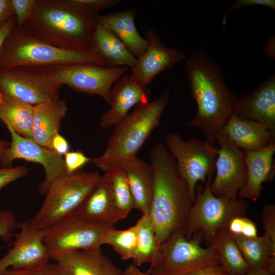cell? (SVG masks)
Instances as JSON below:
<instances>
[{"label":"cell","mask_w":275,"mask_h":275,"mask_svg":"<svg viewBox=\"0 0 275 275\" xmlns=\"http://www.w3.org/2000/svg\"><path fill=\"white\" fill-rule=\"evenodd\" d=\"M185 69L197 105L187 125L200 130L205 142L214 146L217 134L234 114L239 98L227 87L221 65L204 50H193L186 59Z\"/></svg>","instance_id":"obj_1"},{"label":"cell","mask_w":275,"mask_h":275,"mask_svg":"<svg viewBox=\"0 0 275 275\" xmlns=\"http://www.w3.org/2000/svg\"><path fill=\"white\" fill-rule=\"evenodd\" d=\"M99 15L72 0H36L31 16L20 29L59 48L90 50Z\"/></svg>","instance_id":"obj_2"},{"label":"cell","mask_w":275,"mask_h":275,"mask_svg":"<svg viewBox=\"0 0 275 275\" xmlns=\"http://www.w3.org/2000/svg\"><path fill=\"white\" fill-rule=\"evenodd\" d=\"M153 194L148 216L159 245L173 233L183 231L194 201L175 158L158 142L149 150Z\"/></svg>","instance_id":"obj_3"},{"label":"cell","mask_w":275,"mask_h":275,"mask_svg":"<svg viewBox=\"0 0 275 275\" xmlns=\"http://www.w3.org/2000/svg\"><path fill=\"white\" fill-rule=\"evenodd\" d=\"M170 99L166 89L154 101L141 104L114 125L104 152L91 159L93 163L104 172L121 162L136 156L154 130L160 125L161 115Z\"/></svg>","instance_id":"obj_4"},{"label":"cell","mask_w":275,"mask_h":275,"mask_svg":"<svg viewBox=\"0 0 275 275\" xmlns=\"http://www.w3.org/2000/svg\"><path fill=\"white\" fill-rule=\"evenodd\" d=\"M83 63L107 67L93 50L59 48L29 36L16 24L5 38L0 50V69L20 66L50 67Z\"/></svg>","instance_id":"obj_5"},{"label":"cell","mask_w":275,"mask_h":275,"mask_svg":"<svg viewBox=\"0 0 275 275\" xmlns=\"http://www.w3.org/2000/svg\"><path fill=\"white\" fill-rule=\"evenodd\" d=\"M98 172H78L65 174L50 185L39 210L31 223L45 230L72 214L99 182Z\"/></svg>","instance_id":"obj_6"},{"label":"cell","mask_w":275,"mask_h":275,"mask_svg":"<svg viewBox=\"0 0 275 275\" xmlns=\"http://www.w3.org/2000/svg\"><path fill=\"white\" fill-rule=\"evenodd\" d=\"M212 177H207L204 187L196 186L195 200L184 230L188 238L199 235L210 242L219 230L227 228L232 218L244 216L248 210L249 205L243 199L233 200L215 196L210 189Z\"/></svg>","instance_id":"obj_7"},{"label":"cell","mask_w":275,"mask_h":275,"mask_svg":"<svg viewBox=\"0 0 275 275\" xmlns=\"http://www.w3.org/2000/svg\"><path fill=\"white\" fill-rule=\"evenodd\" d=\"M201 240L199 236L188 238L183 231L173 233L159 245L148 272L154 275H184L219 265L213 249L201 246Z\"/></svg>","instance_id":"obj_8"},{"label":"cell","mask_w":275,"mask_h":275,"mask_svg":"<svg viewBox=\"0 0 275 275\" xmlns=\"http://www.w3.org/2000/svg\"><path fill=\"white\" fill-rule=\"evenodd\" d=\"M112 226L88 222L72 214L44 230V242L50 258L55 261L77 251L98 252Z\"/></svg>","instance_id":"obj_9"},{"label":"cell","mask_w":275,"mask_h":275,"mask_svg":"<svg viewBox=\"0 0 275 275\" xmlns=\"http://www.w3.org/2000/svg\"><path fill=\"white\" fill-rule=\"evenodd\" d=\"M165 146L175 158L177 169L185 180L195 201L198 182L205 184L207 177L213 175L219 148L195 138L183 140L177 133L169 132Z\"/></svg>","instance_id":"obj_10"},{"label":"cell","mask_w":275,"mask_h":275,"mask_svg":"<svg viewBox=\"0 0 275 275\" xmlns=\"http://www.w3.org/2000/svg\"><path fill=\"white\" fill-rule=\"evenodd\" d=\"M61 87L45 67L20 66L0 69L2 93L32 105L59 98Z\"/></svg>","instance_id":"obj_11"},{"label":"cell","mask_w":275,"mask_h":275,"mask_svg":"<svg viewBox=\"0 0 275 275\" xmlns=\"http://www.w3.org/2000/svg\"><path fill=\"white\" fill-rule=\"evenodd\" d=\"M59 84L78 93L97 95L109 104V94L114 82L128 70L126 66L104 67L83 63L45 67Z\"/></svg>","instance_id":"obj_12"},{"label":"cell","mask_w":275,"mask_h":275,"mask_svg":"<svg viewBox=\"0 0 275 275\" xmlns=\"http://www.w3.org/2000/svg\"><path fill=\"white\" fill-rule=\"evenodd\" d=\"M216 141L219 147L215 161V176L210 184L211 191L217 197L236 200L246 181L243 152L222 131L217 134Z\"/></svg>","instance_id":"obj_13"},{"label":"cell","mask_w":275,"mask_h":275,"mask_svg":"<svg viewBox=\"0 0 275 275\" xmlns=\"http://www.w3.org/2000/svg\"><path fill=\"white\" fill-rule=\"evenodd\" d=\"M7 128L11 142L0 160L1 164L4 168L11 167L13 161L16 159L41 164L45 171V178L39 190L41 195H45L57 179L66 174L63 156L20 135L9 126Z\"/></svg>","instance_id":"obj_14"},{"label":"cell","mask_w":275,"mask_h":275,"mask_svg":"<svg viewBox=\"0 0 275 275\" xmlns=\"http://www.w3.org/2000/svg\"><path fill=\"white\" fill-rule=\"evenodd\" d=\"M19 230L13 235L12 247L0 259V274L8 268L27 269L49 262L44 242L45 230L34 226L29 218L20 223Z\"/></svg>","instance_id":"obj_15"},{"label":"cell","mask_w":275,"mask_h":275,"mask_svg":"<svg viewBox=\"0 0 275 275\" xmlns=\"http://www.w3.org/2000/svg\"><path fill=\"white\" fill-rule=\"evenodd\" d=\"M144 36L147 46L131 68V75L140 84L147 87L159 73L186 59V55L178 49L166 47L153 29H147Z\"/></svg>","instance_id":"obj_16"},{"label":"cell","mask_w":275,"mask_h":275,"mask_svg":"<svg viewBox=\"0 0 275 275\" xmlns=\"http://www.w3.org/2000/svg\"><path fill=\"white\" fill-rule=\"evenodd\" d=\"M151 91L131 75L124 74L113 84L109 94L110 108L103 112L99 125L104 129L114 126L128 114L134 106L149 102Z\"/></svg>","instance_id":"obj_17"},{"label":"cell","mask_w":275,"mask_h":275,"mask_svg":"<svg viewBox=\"0 0 275 275\" xmlns=\"http://www.w3.org/2000/svg\"><path fill=\"white\" fill-rule=\"evenodd\" d=\"M234 115L262 124L275 138L274 73L254 90L238 99Z\"/></svg>","instance_id":"obj_18"},{"label":"cell","mask_w":275,"mask_h":275,"mask_svg":"<svg viewBox=\"0 0 275 275\" xmlns=\"http://www.w3.org/2000/svg\"><path fill=\"white\" fill-rule=\"evenodd\" d=\"M246 166L247 177L243 187L239 191L240 198L256 201L263 188V184L271 181L275 174V140L257 151L242 150Z\"/></svg>","instance_id":"obj_19"},{"label":"cell","mask_w":275,"mask_h":275,"mask_svg":"<svg viewBox=\"0 0 275 275\" xmlns=\"http://www.w3.org/2000/svg\"><path fill=\"white\" fill-rule=\"evenodd\" d=\"M73 214L87 221L107 226H114L122 220L116 208L109 179L105 174Z\"/></svg>","instance_id":"obj_20"},{"label":"cell","mask_w":275,"mask_h":275,"mask_svg":"<svg viewBox=\"0 0 275 275\" xmlns=\"http://www.w3.org/2000/svg\"><path fill=\"white\" fill-rule=\"evenodd\" d=\"M127 178L134 201V209L148 215L153 194V174L150 164L137 156L118 164Z\"/></svg>","instance_id":"obj_21"},{"label":"cell","mask_w":275,"mask_h":275,"mask_svg":"<svg viewBox=\"0 0 275 275\" xmlns=\"http://www.w3.org/2000/svg\"><path fill=\"white\" fill-rule=\"evenodd\" d=\"M67 112L65 100L60 98L34 105L32 140L51 149L52 140L59 133L62 120Z\"/></svg>","instance_id":"obj_22"},{"label":"cell","mask_w":275,"mask_h":275,"mask_svg":"<svg viewBox=\"0 0 275 275\" xmlns=\"http://www.w3.org/2000/svg\"><path fill=\"white\" fill-rule=\"evenodd\" d=\"M222 131L236 147L243 151L260 150L275 140L262 124L234 114Z\"/></svg>","instance_id":"obj_23"},{"label":"cell","mask_w":275,"mask_h":275,"mask_svg":"<svg viewBox=\"0 0 275 275\" xmlns=\"http://www.w3.org/2000/svg\"><path fill=\"white\" fill-rule=\"evenodd\" d=\"M135 9L99 15V20L107 26L122 41L129 51L139 58L145 51L147 42L139 33L135 24Z\"/></svg>","instance_id":"obj_24"},{"label":"cell","mask_w":275,"mask_h":275,"mask_svg":"<svg viewBox=\"0 0 275 275\" xmlns=\"http://www.w3.org/2000/svg\"><path fill=\"white\" fill-rule=\"evenodd\" d=\"M92 49L109 67L126 66L131 68L136 60L116 35L99 20L94 34Z\"/></svg>","instance_id":"obj_25"},{"label":"cell","mask_w":275,"mask_h":275,"mask_svg":"<svg viewBox=\"0 0 275 275\" xmlns=\"http://www.w3.org/2000/svg\"><path fill=\"white\" fill-rule=\"evenodd\" d=\"M55 262L64 265L73 275H122L123 273L101 251L95 253L77 251Z\"/></svg>","instance_id":"obj_26"},{"label":"cell","mask_w":275,"mask_h":275,"mask_svg":"<svg viewBox=\"0 0 275 275\" xmlns=\"http://www.w3.org/2000/svg\"><path fill=\"white\" fill-rule=\"evenodd\" d=\"M210 246L227 275H244L250 270L240 249L227 229L219 230L210 241Z\"/></svg>","instance_id":"obj_27"},{"label":"cell","mask_w":275,"mask_h":275,"mask_svg":"<svg viewBox=\"0 0 275 275\" xmlns=\"http://www.w3.org/2000/svg\"><path fill=\"white\" fill-rule=\"evenodd\" d=\"M232 236L250 269H266L275 274V248L264 235L254 238Z\"/></svg>","instance_id":"obj_28"},{"label":"cell","mask_w":275,"mask_h":275,"mask_svg":"<svg viewBox=\"0 0 275 275\" xmlns=\"http://www.w3.org/2000/svg\"><path fill=\"white\" fill-rule=\"evenodd\" d=\"M0 120L20 135L32 140L34 105L4 94Z\"/></svg>","instance_id":"obj_29"},{"label":"cell","mask_w":275,"mask_h":275,"mask_svg":"<svg viewBox=\"0 0 275 275\" xmlns=\"http://www.w3.org/2000/svg\"><path fill=\"white\" fill-rule=\"evenodd\" d=\"M138 231L133 264L140 267L154 260L159 246L154 226L148 215H142L136 222Z\"/></svg>","instance_id":"obj_30"},{"label":"cell","mask_w":275,"mask_h":275,"mask_svg":"<svg viewBox=\"0 0 275 275\" xmlns=\"http://www.w3.org/2000/svg\"><path fill=\"white\" fill-rule=\"evenodd\" d=\"M109 179L116 208L121 218H125L134 209V201L124 172L118 167H112L104 173Z\"/></svg>","instance_id":"obj_31"},{"label":"cell","mask_w":275,"mask_h":275,"mask_svg":"<svg viewBox=\"0 0 275 275\" xmlns=\"http://www.w3.org/2000/svg\"><path fill=\"white\" fill-rule=\"evenodd\" d=\"M138 224L125 230H118L111 227L107 231L104 244L111 245L123 261L134 258L136 245Z\"/></svg>","instance_id":"obj_32"},{"label":"cell","mask_w":275,"mask_h":275,"mask_svg":"<svg viewBox=\"0 0 275 275\" xmlns=\"http://www.w3.org/2000/svg\"><path fill=\"white\" fill-rule=\"evenodd\" d=\"M0 275H73L64 265L56 262L47 263L32 268L15 269L8 268Z\"/></svg>","instance_id":"obj_33"},{"label":"cell","mask_w":275,"mask_h":275,"mask_svg":"<svg viewBox=\"0 0 275 275\" xmlns=\"http://www.w3.org/2000/svg\"><path fill=\"white\" fill-rule=\"evenodd\" d=\"M20 227L13 211L0 210V237L4 242L9 244L15 231Z\"/></svg>","instance_id":"obj_34"},{"label":"cell","mask_w":275,"mask_h":275,"mask_svg":"<svg viewBox=\"0 0 275 275\" xmlns=\"http://www.w3.org/2000/svg\"><path fill=\"white\" fill-rule=\"evenodd\" d=\"M262 223L265 236L275 248V206L266 204L261 212Z\"/></svg>","instance_id":"obj_35"},{"label":"cell","mask_w":275,"mask_h":275,"mask_svg":"<svg viewBox=\"0 0 275 275\" xmlns=\"http://www.w3.org/2000/svg\"><path fill=\"white\" fill-rule=\"evenodd\" d=\"M11 2L16 19V25L21 28L31 16L36 0H11Z\"/></svg>","instance_id":"obj_36"},{"label":"cell","mask_w":275,"mask_h":275,"mask_svg":"<svg viewBox=\"0 0 275 275\" xmlns=\"http://www.w3.org/2000/svg\"><path fill=\"white\" fill-rule=\"evenodd\" d=\"M66 174H71L79 172L91 159L81 151H71L64 156Z\"/></svg>","instance_id":"obj_37"},{"label":"cell","mask_w":275,"mask_h":275,"mask_svg":"<svg viewBox=\"0 0 275 275\" xmlns=\"http://www.w3.org/2000/svg\"><path fill=\"white\" fill-rule=\"evenodd\" d=\"M29 169L25 166H18L0 169V190L9 183L26 175Z\"/></svg>","instance_id":"obj_38"},{"label":"cell","mask_w":275,"mask_h":275,"mask_svg":"<svg viewBox=\"0 0 275 275\" xmlns=\"http://www.w3.org/2000/svg\"><path fill=\"white\" fill-rule=\"evenodd\" d=\"M253 6L266 7L275 10L274 0H237L227 10L223 18V25L225 27L227 19L232 11Z\"/></svg>","instance_id":"obj_39"},{"label":"cell","mask_w":275,"mask_h":275,"mask_svg":"<svg viewBox=\"0 0 275 275\" xmlns=\"http://www.w3.org/2000/svg\"><path fill=\"white\" fill-rule=\"evenodd\" d=\"M80 6L98 12L101 10L113 7L120 2L119 0H72Z\"/></svg>","instance_id":"obj_40"},{"label":"cell","mask_w":275,"mask_h":275,"mask_svg":"<svg viewBox=\"0 0 275 275\" xmlns=\"http://www.w3.org/2000/svg\"><path fill=\"white\" fill-rule=\"evenodd\" d=\"M15 16L11 0H0V28Z\"/></svg>","instance_id":"obj_41"},{"label":"cell","mask_w":275,"mask_h":275,"mask_svg":"<svg viewBox=\"0 0 275 275\" xmlns=\"http://www.w3.org/2000/svg\"><path fill=\"white\" fill-rule=\"evenodd\" d=\"M51 148L59 154L64 156L69 152V144L63 136L58 133L52 140Z\"/></svg>","instance_id":"obj_42"},{"label":"cell","mask_w":275,"mask_h":275,"mask_svg":"<svg viewBox=\"0 0 275 275\" xmlns=\"http://www.w3.org/2000/svg\"><path fill=\"white\" fill-rule=\"evenodd\" d=\"M240 236L246 238H254L258 236V230L256 224L246 217L245 218Z\"/></svg>","instance_id":"obj_43"},{"label":"cell","mask_w":275,"mask_h":275,"mask_svg":"<svg viewBox=\"0 0 275 275\" xmlns=\"http://www.w3.org/2000/svg\"><path fill=\"white\" fill-rule=\"evenodd\" d=\"M184 275H227L221 265H215L197 270Z\"/></svg>","instance_id":"obj_44"},{"label":"cell","mask_w":275,"mask_h":275,"mask_svg":"<svg viewBox=\"0 0 275 275\" xmlns=\"http://www.w3.org/2000/svg\"><path fill=\"white\" fill-rule=\"evenodd\" d=\"M16 24V19L15 16L0 28V50L5 38Z\"/></svg>","instance_id":"obj_45"},{"label":"cell","mask_w":275,"mask_h":275,"mask_svg":"<svg viewBox=\"0 0 275 275\" xmlns=\"http://www.w3.org/2000/svg\"><path fill=\"white\" fill-rule=\"evenodd\" d=\"M265 57L270 59H274V36L268 38L265 44L263 50Z\"/></svg>","instance_id":"obj_46"},{"label":"cell","mask_w":275,"mask_h":275,"mask_svg":"<svg viewBox=\"0 0 275 275\" xmlns=\"http://www.w3.org/2000/svg\"><path fill=\"white\" fill-rule=\"evenodd\" d=\"M122 275H154L148 272L142 271L139 267L131 264L128 266L126 269L123 271Z\"/></svg>","instance_id":"obj_47"},{"label":"cell","mask_w":275,"mask_h":275,"mask_svg":"<svg viewBox=\"0 0 275 275\" xmlns=\"http://www.w3.org/2000/svg\"><path fill=\"white\" fill-rule=\"evenodd\" d=\"M244 275H274L266 269H250L247 273Z\"/></svg>","instance_id":"obj_48"},{"label":"cell","mask_w":275,"mask_h":275,"mask_svg":"<svg viewBox=\"0 0 275 275\" xmlns=\"http://www.w3.org/2000/svg\"><path fill=\"white\" fill-rule=\"evenodd\" d=\"M10 145V142L8 141L0 139V160Z\"/></svg>","instance_id":"obj_49"},{"label":"cell","mask_w":275,"mask_h":275,"mask_svg":"<svg viewBox=\"0 0 275 275\" xmlns=\"http://www.w3.org/2000/svg\"><path fill=\"white\" fill-rule=\"evenodd\" d=\"M3 97L4 95L2 92L0 91V103L3 101Z\"/></svg>","instance_id":"obj_50"}]
</instances>
